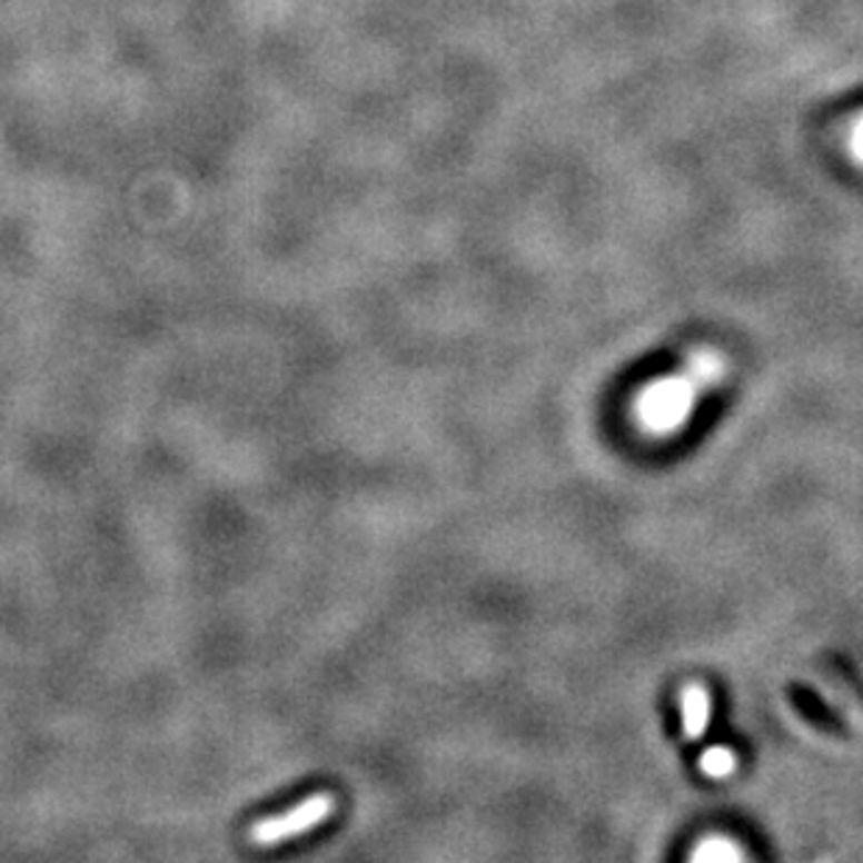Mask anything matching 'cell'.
Wrapping results in <instances>:
<instances>
[{
  "label": "cell",
  "mask_w": 863,
  "mask_h": 863,
  "mask_svg": "<svg viewBox=\"0 0 863 863\" xmlns=\"http://www.w3.org/2000/svg\"><path fill=\"white\" fill-rule=\"evenodd\" d=\"M698 395H702V386L687 375V369H680L676 375H665V378L652 380L635 400L637 423H641L648 434H676V430L685 428L693 419Z\"/></svg>",
  "instance_id": "1"
},
{
  "label": "cell",
  "mask_w": 863,
  "mask_h": 863,
  "mask_svg": "<svg viewBox=\"0 0 863 863\" xmlns=\"http://www.w3.org/2000/svg\"><path fill=\"white\" fill-rule=\"evenodd\" d=\"M336 796L327 794V791H319V794L308 796V800L299 802L291 811L277 813V816L255 824V827L249 830V839H252L255 846L286 844V841L310 833V830H316L319 824H325L327 819L336 813Z\"/></svg>",
  "instance_id": "2"
},
{
  "label": "cell",
  "mask_w": 863,
  "mask_h": 863,
  "mask_svg": "<svg viewBox=\"0 0 863 863\" xmlns=\"http://www.w3.org/2000/svg\"><path fill=\"white\" fill-rule=\"evenodd\" d=\"M710 715H713V698L704 687L693 685L682 693L680 698V718H682V735L687 741H696L707 732Z\"/></svg>",
  "instance_id": "3"
},
{
  "label": "cell",
  "mask_w": 863,
  "mask_h": 863,
  "mask_svg": "<svg viewBox=\"0 0 863 863\" xmlns=\"http://www.w3.org/2000/svg\"><path fill=\"white\" fill-rule=\"evenodd\" d=\"M685 369L702 389H707V386H715L724 378V358H721L718 353H713V349H696V353L687 358Z\"/></svg>",
  "instance_id": "4"
},
{
  "label": "cell",
  "mask_w": 863,
  "mask_h": 863,
  "mask_svg": "<svg viewBox=\"0 0 863 863\" xmlns=\"http://www.w3.org/2000/svg\"><path fill=\"white\" fill-rule=\"evenodd\" d=\"M698 768L710 780H726L737 772V752L730 746H710L698 757Z\"/></svg>",
  "instance_id": "5"
},
{
  "label": "cell",
  "mask_w": 863,
  "mask_h": 863,
  "mask_svg": "<svg viewBox=\"0 0 863 863\" xmlns=\"http://www.w3.org/2000/svg\"><path fill=\"white\" fill-rule=\"evenodd\" d=\"M693 857H696V861H741L744 852L737 850V844H732L730 839L715 835V839L704 841V844L693 852Z\"/></svg>",
  "instance_id": "6"
},
{
  "label": "cell",
  "mask_w": 863,
  "mask_h": 863,
  "mask_svg": "<svg viewBox=\"0 0 863 863\" xmlns=\"http://www.w3.org/2000/svg\"><path fill=\"white\" fill-rule=\"evenodd\" d=\"M850 149H852V157H855V160L861 162V166H863V118L857 120V123H855V129H852Z\"/></svg>",
  "instance_id": "7"
}]
</instances>
